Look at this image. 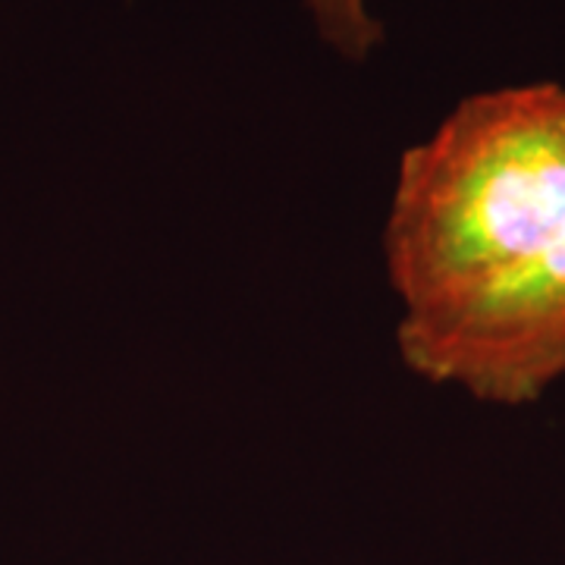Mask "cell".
Here are the masks:
<instances>
[{
  "mask_svg": "<svg viewBox=\"0 0 565 565\" xmlns=\"http://www.w3.org/2000/svg\"><path fill=\"white\" fill-rule=\"evenodd\" d=\"M315 29L340 57L367 61L384 41V22L371 13V0H305Z\"/></svg>",
  "mask_w": 565,
  "mask_h": 565,
  "instance_id": "obj_2",
  "label": "cell"
},
{
  "mask_svg": "<svg viewBox=\"0 0 565 565\" xmlns=\"http://www.w3.org/2000/svg\"><path fill=\"white\" fill-rule=\"evenodd\" d=\"M408 371L493 405L565 377V88L456 104L399 161L386 217Z\"/></svg>",
  "mask_w": 565,
  "mask_h": 565,
  "instance_id": "obj_1",
  "label": "cell"
}]
</instances>
